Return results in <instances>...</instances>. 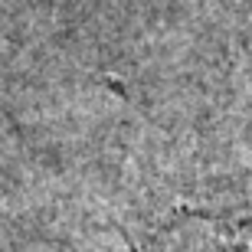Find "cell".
I'll list each match as a JSON object with an SVG mask.
<instances>
[{
    "mask_svg": "<svg viewBox=\"0 0 252 252\" xmlns=\"http://www.w3.org/2000/svg\"><path fill=\"white\" fill-rule=\"evenodd\" d=\"M170 239L187 243V252H252V210L193 213L170 223Z\"/></svg>",
    "mask_w": 252,
    "mask_h": 252,
    "instance_id": "1",
    "label": "cell"
}]
</instances>
